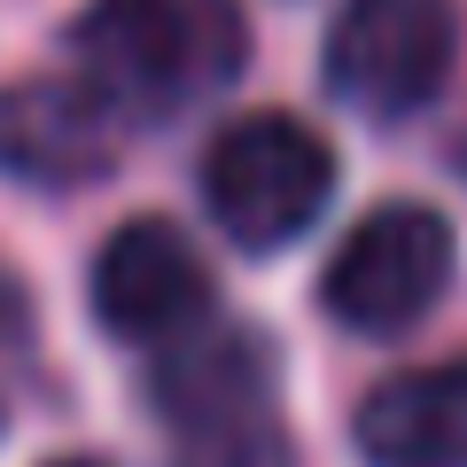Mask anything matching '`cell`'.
I'll return each mask as SVG.
<instances>
[{"label":"cell","instance_id":"obj_1","mask_svg":"<svg viewBox=\"0 0 467 467\" xmlns=\"http://www.w3.org/2000/svg\"><path fill=\"white\" fill-rule=\"evenodd\" d=\"M234 0H94L78 24V63L125 117H180L242 78Z\"/></svg>","mask_w":467,"mask_h":467},{"label":"cell","instance_id":"obj_2","mask_svg":"<svg viewBox=\"0 0 467 467\" xmlns=\"http://www.w3.org/2000/svg\"><path fill=\"white\" fill-rule=\"evenodd\" d=\"M202 195L226 242L242 250H288L335 195V149L296 117H242L202 156Z\"/></svg>","mask_w":467,"mask_h":467},{"label":"cell","instance_id":"obj_3","mask_svg":"<svg viewBox=\"0 0 467 467\" xmlns=\"http://www.w3.org/2000/svg\"><path fill=\"white\" fill-rule=\"evenodd\" d=\"M451 0H343L327 32V86L367 117H413L451 78Z\"/></svg>","mask_w":467,"mask_h":467},{"label":"cell","instance_id":"obj_4","mask_svg":"<svg viewBox=\"0 0 467 467\" xmlns=\"http://www.w3.org/2000/svg\"><path fill=\"white\" fill-rule=\"evenodd\" d=\"M444 281H451V226L429 202H389V211L350 226L319 296L350 335H398L413 319H429Z\"/></svg>","mask_w":467,"mask_h":467},{"label":"cell","instance_id":"obj_5","mask_svg":"<svg viewBox=\"0 0 467 467\" xmlns=\"http://www.w3.org/2000/svg\"><path fill=\"white\" fill-rule=\"evenodd\" d=\"M94 312L117 343H180L211 319V265L171 218H133L94 257Z\"/></svg>","mask_w":467,"mask_h":467},{"label":"cell","instance_id":"obj_6","mask_svg":"<svg viewBox=\"0 0 467 467\" xmlns=\"http://www.w3.org/2000/svg\"><path fill=\"white\" fill-rule=\"evenodd\" d=\"M125 109L94 78H32L0 101V171L39 187H78L117 164Z\"/></svg>","mask_w":467,"mask_h":467},{"label":"cell","instance_id":"obj_7","mask_svg":"<svg viewBox=\"0 0 467 467\" xmlns=\"http://www.w3.org/2000/svg\"><path fill=\"white\" fill-rule=\"evenodd\" d=\"M358 451L374 467H467V358L389 374L358 405Z\"/></svg>","mask_w":467,"mask_h":467},{"label":"cell","instance_id":"obj_8","mask_svg":"<svg viewBox=\"0 0 467 467\" xmlns=\"http://www.w3.org/2000/svg\"><path fill=\"white\" fill-rule=\"evenodd\" d=\"M156 398H164V413L180 420V429H195V420H226V413H265L273 358L250 343V335L202 319V327H187L180 343H171L164 374H156Z\"/></svg>","mask_w":467,"mask_h":467},{"label":"cell","instance_id":"obj_9","mask_svg":"<svg viewBox=\"0 0 467 467\" xmlns=\"http://www.w3.org/2000/svg\"><path fill=\"white\" fill-rule=\"evenodd\" d=\"M171 467H288V444L273 436L265 413H226V420H195Z\"/></svg>","mask_w":467,"mask_h":467},{"label":"cell","instance_id":"obj_10","mask_svg":"<svg viewBox=\"0 0 467 467\" xmlns=\"http://www.w3.org/2000/svg\"><path fill=\"white\" fill-rule=\"evenodd\" d=\"M47 467H101V460H47Z\"/></svg>","mask_w":467,"mask_h":467}]
</instances>
